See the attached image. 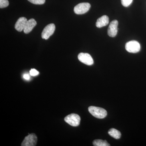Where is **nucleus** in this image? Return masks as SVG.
<instances>
[{
  "label": "nucleus",
  "mask_w": 146,
  "mask_h": 146,
  "mask_svg": "<svg viewBox=\"0 0 146 146\" xmlns=\"http://www.w3.org/2000/svg\"><path fill=\"white\" fill-rule=\"evenodd\" d=\"M88 110L91 115L98 119H103L107 116V111L101 108L91 106Z\"/></svg>",
  "instance_id": "obj_1"
},
{
  "label": "nucleus",
  "mask_w": 146,
  "mask_h": 146,
  "mask_svg": "<svg viewBox=\"0 0 146 146\" xmlns=\"http://www.w3.org/2000/svg\"><path fill=\"white\" fill-rule=\"evenodd\" d=\"M125 49L129 52L136 53L141 50V45L137 41L133 40L127 42L125 46Z\"/></svg>",
  "instance_id": "obj_2"
},
{
  "label": "nucleus",
  "mask_w": 146,
  "mask_h": 146,
  "mask_svg": "<svg viewBox=\"0 0 146 146\" xmlns=\"http://www.w3.org/2000/svg\"><path fill=\"white\" fill-rule=\"evenodd\" d=\"M66 123L74 127L78 126L80 124V117L77 114H71L68 115L64 119Z\"/></svg>",
  "instance_id": "obj_3"
},
{
  "label": "nucleus",
  "mask_w": 146,
  "mask_h": 146,
  "mask_svg": "<svg viewBox=\"0 0 146 146\" xmlns=\"http://www.w3.org/2000/svg\"><path fill=\"white\" fill-rule=\"evenodd\" d=\"M91 5L88 3H82L76 5L74 8L75 13L78 15L86 13L90 9Z\"/></svg>",
  "instance_id": "obj_4"
},
{
  "label": "nucleus",
  "mask_w": 146,
  "mask_h": 146,
  "mask_svg": "<svg viewBox=\"0 0 146 146\" xmlns=\"http://www.w3.org/2000/svg\"><path fill=\"white\" fill-rule=\"evenodd\" d=\"M37 138L35 133H31L25 138L23 143L21 144L22 146H35L37 143Z\"/></svg>",
  "instance_id": "obj_5"
},
{
  "label": "nucleus",
  "mask_w": 146,
  "mask_h": 146,
  "mask_svg": "<svg viewBox=\"0 0 146 146\" xmlns=\"http://www.w3.org/2000/svg\"><path fill=\"white\" fill-rule=\"evenodd\" d=\"M55 30V26L54 24L48 25L43 30L42 32V37L43 39H48L52 35Z\"/></svg>",
  "instance_id": "obj_6"
},
{
  "label": "nucleus",
  "mask_w": 146,
  "mask_h": 146,
  "mask_svg": "<svg viewBox=\"0 0 146 146\" xmlns=\"http://www.w3.org/2000/svg\"><path fill=\"white\" fill-rule=\"evenodd\" d=\"M78 57V60L84 64L87 65H91L94 64V60L89 54L80 53Z\"/></svg>",
  "instance_id": "obj_7"
},
{
  "label": "nucleus",
  "mask_w": 146,
  "mask_h": 146,
  "mask_svg": "<svg viewBox=\"0 0 146 146\" xmlns=\"http://www.w3.org/2000/svg\"><path fill=\"white\" fill-rule=\"evenodd\" d=\"M118 22L114 20L110 24L108 30V34L110 37H114L117 35L118 32Z\"/></svg>",
  "instance_id": "obj_8"
},
{
  "label": "nucleus",
  "mask_w": 146,
  "mask_h": 146,
  "mask_svg": "<svg viewBox=\"0 0 146 146\" xmlns=\"http://www.w3.org/2000/svg\"><path fill=\"white\" fill-rule=\"evenodd\" d=\"M27 19L25 17H21L18 19L15 25V28L17 31L21 32L24 30Z\"/></svg>",
  "instance_id": "obj_9"
},
{
  "label": "nucleus",
  "mask_w": 146,
  "mask_h": 146,
  "mask_svg": "<svg viewBox=\"0 0 146 146\" xmlns=\"http://www.w3.org/2000/svg\"><path fill=\"white\" fill-rule=\"evenodd\" d=\"M36 25V21L34 19L31 18V19H30L29 21H27L23 30L24 32L26 34L29 33Z\"/></svg>",
  "instance_id": "obj_10"
},
{
  "label": "nucleus",
  "mask_w": 146,
  "mask_h": 146,
  "mask_svg": "<svg viewBox=\"0 0 146 146\" xmlns=\"http://www.w3.org/2000/svg\"><path fill=\"white\" fill-rule=\"evenodd\" d=\"M109 19L108 16L104 15L99 18L96 23V26L98 28H102L107 25L109 23Z\"/></svg>",
  "instance_id": "obj_11"
},
{
  "label": "nucleus",
  "mask_w": 146,
  "mask_h": 146,
  "mask_svg": "<svg viewBox=\"0 0 146 146\" xmlns=\"http://www.w3.org/2000/svg\"><path fill=\"white\" fill-rule=\"evenodd\" d=\"M108 133L109 135L116 139H119L121 136L120 131L114 128L110 129L108 131Z\"/></svg>",
  "instance_id": "obj_12"
},
{
  "label": "nucleus",
  "mask_w": 146,
  "mask_h": 146,
  "mask_svg": "<svg viewBox=\"0 0 146 146\" xmlns=\"http://www.w3.org/2000/svg\"><path fill=\"white\" fill-rule=\"evenodd\" d=\"M93 145L95 146H110V145L106 141L96 140L93 142Z\"/></svg>",
  "instance_id": "obj_13"
},
{
  "label": "nucleus",
  "mask_w": 146,
  "mask_h": 146,
  "mask_svg": "<svg viewBox=\"0 0 146 146\" xmlns=\"http://www.w3.org/2000/svg\"><path fill=\"white\" fill-rule=\"evenodd\" d=\"M9 5L8 0H0V8H3L7 7Z\"/></svg>",
  "instance_id": "obj_14"
},
{
  "label": "nucleus",
  "mask_w": 146,
  "mask_h": 146,
  "mask_svg": "<svg viewBox=\"0 0 146 146\" xmlns=\"http://www.w3.org/2000/svg\"><path fill=\"white\" fill-rule=\"evenodd\" d=\"M30 2L35 5H42L44 3L46 0H28Z\"/></svg>",
  "instance_id": "obj_15"
},
{
  "label": "nucleus",
  "mask_w": 146,
  "mask_h": 146,
  "mask_svg": "<svg viewBox=\"0 0 146 146\" xmlns=\"http://www.w3.org/2000/svg\"><path fill=\"white\" fill-rule=\"evenodd\" d=\"M132 1L133 0H121L122 5L125 7L129 6L132 3Z\"/></svg>",
  "instance_id": "obj_16"
},
{
  "label": "nucleus",
  "mask_w": 146,
  "mask_h": 146,
  "mask_svg": "<svg viewBox=\"0 0 146 146\" xmlns=\"http://www.w3.org/2000/svg\"><path fill=\"white\" fill-rule=\"evenodd\" d=\"M30 74L33 76H37L39 74V72L35 69H32L30 71Z\"/></svg>",
  "instance_id": "obj_17"
},
{
  "label": "nucleus",
  "mask_w": 146,
  "mask_h": 146,
  "mask_svg": "<svg viewBox=\"0 0 146 146\" xmlns=\"http://www.w3.org/2000/svg\"><path fill=\"white\" fill-rule=\"evenodd\" d=\"M23 78L26 80H29L30 79V77L29 74H25L23 76Z\"/></svg>",
  "instance_id": "obj_18"
}]
</instances>
